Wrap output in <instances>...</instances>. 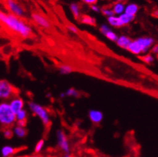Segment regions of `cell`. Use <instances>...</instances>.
<instances>
[{"mask_svg": "<svg viewBox=\"0 0 158 157\" xmlns=\"http://www.w3.org/2000/svg\"><path fill=\"white\" fill-rule=\"evenodd\" d=\"M0 20L7 29L18 35L21 38L26 39L31 36L32 28L20 17L2 11L0 13Z\"/></svg>", "mask_w": 158, "mask_h": 157, "instance_id": "obj_1", "label": "cell"}, {"mask_svg": "<svg viewBox=\"0 0 158 157\" xmlns=\"http://www.w3.org/2000/svg\"><path fill=\"white\" fill-rule=\"evenodd\" d=\"M17 123L16 114L11 109L9 101L0 104V123L4 127H10Z\"/></svg>", "mask_w": 158, "mask_h": 157, "instance_id": "obj_2", "label": "cell"}, {"mask_svg": "<svg viewBox=\"0 0 158 157\" xmlns=\"http://www.w3.org/2000/svg\"><path fill=\"white\" fill-rule=\"evenodd\" d=\"M28 109L32 114L36 116L41 120L44 126H49L51 123V116L48 110L40 104L34 101L28 102Z\"/></svg>", "mask_w": 158, "mask_h": 157, "instance_id": "obj_3", "label": "cell"}, {"mask_svg": "<svg viewBox=\"0 0 158 157\" xmlns=\"http://www.w3.org/2000/svg\"><path fill=\"white\" fill-rule=\"evenodd\" d=\"M14 86L10 82L6 80L0 81V97L2 100H9L14 97L15 93Z\"/></svg>", "mask_w": 158, "mask_h": 157, "instance_id": "obj_4", "label": "cell"}, {"mask_svg": "<svg viewBox=\"0 0 158 157\" xmlns=\"http://www.w3.org/2000/svg\"><path fill=\"white\" fill-rule=\"evenodd\" d=\"M57 136V144L59 149L64 152L65 155H69L70 153V145L69 142L68 138L66 134L62 130H57L56 132Z\"/></svg>", "mask_w": 158, "mask_h": 157, "instance_id": "obj_5", "label": "cell"}, {"mask_svg": "<svg viewBox=\"0 0 158 157\" xmlns=\"http://www.w3.org/2000/svg\"><path fill=\"white\" fill-rule=\"evenodd\" d=\"M136 41L139 43V46L142 49V51H143V55L148 54V52L151 50V48L156 43L154 39L151 36L139 37V38L136 39Z\"/></svg>", "mask_w": 158, "mask_h": 157, "instance_id": "obj_6", "label": "cell"}, {"mask_svg": "<svg viewBox=\"0 0 158 157\" xmlns=\"http://www.w3.org/2000/svg\"><path fill=\"white\" fill-rule=\"evenodd\" d=\"M6 6L8 10L10 11V14L17 16L20 18L24 16L25 13H24V9L18 2H16L15 0H6Z\"/></svg>", "mask_w": 158, "mask_h": 157, "instance_id": "obj_7", "label": "cell"}, {"mask_svg": "<svg viewBox=\"0 0 158 157\" xmlns=\"http://www.w3.org/2000/svg\"><path fill=\"white\" fill-rule=\"evenodd\" d=\"M10 106L13 112L17 114L18 112L24 109V101L19 96H14L9 101Z\"/></svg>", "mask_w": 158, "mask_h": 157, "instance_id": "obj_8", "label": "cell"}, {"mask_svg": "<svg viewBox=\"0 0 158 157\" xmlns=\"http://www.w3.org/2000/svg\"><path fill=\"white\" fill-rule=\"evenodd\" d=\"M31 19L37 25L42 27V28L48 29L51 28V23L44 16L38 14V13H33L31 14Z\"/></svg>", "mask_w": 158, "mask_h": 157, "instance_id": "obj_9", "label": "cell"}, {"mask_svg": "<svg viewBox=\"0 0 158 157\" xmlns=\"http://www.w3.org/2000/svg\"><path fill=\"white\" fill-rule=\"evenodd\" d=\"M88 118L94 124H99L104 119V115L100 110L90 109L88 112Z\"/></svg>", "mask_w": 158, "mask_h": 157, "instance_id": "obj_10", "label": "cell"}, {"mask_svg": "<svg viewBox=\"0 0 158 157\" xmlns=\"http://www.w3.org/2000/svg\"><path fill=\"white\" fill-rule=\"evenodd\" d=\"M131 42L132 39L130 37L125 35H119L118 39L116 42V44L117 47L123 49V50H127Z\"/></svg>", "mask_w": 158, "mask_h": 157, "instance_id": "obj_11", "label": "cell"}, {"mask_svg": "<svg viewBox=\"0 0 158 157\" xmlns=\"http://www.w3.org/2000/svg\"><path fill=\"white\" fill-rule=\"evenodd\" d=\"M131 54H134V55H142L143 54V51H142V49H141L140 46H139V43L136 41V39L132 40V42L131 43V44L129 45L127 50Z\"/></svg>", "mask_w": 158, "mask_h": 157, "instance_id": "obj_12", "label": "cell"}, {"mask_svg": "<svg viewBox=\"0 0 158 157\" xmlns=\"http://www.w3.org/2000/svg\"><path fill=\"white\" fill-rule=\"evenodd\" d=\"M107 22L108 24L110 26V27H113V28H119L123 27V24H122L121 21L120 19V17L119 16L114 15L113 17H108L107 18Z\"/></svg>", "mask_w": 158, "mask_h": 157, "instance_id": "obj_13", "label": "cell"}, {"mask_svg": "<svg viewBox=\"0 0 158 157\" xmlns=\"http://www.w3.org/2000/svg\"><path fill=\"white\" fill-rule=\"evenodd\" d=\"M125 7L126 5L123 2H117L113 4V6H112V9H113L115 15L120 16L121 14H124V12H125Z\"/></svg>", "mask_w": 158, "mask_h": 157, "instance_id": "obj_14", "label": "cell"}, {"mask_svg": "<svg viewBox=\"0 0 158 157\" xmlns=\"http://www.w3.org/2000/svg\"><path fill=\"white\" fill-rule=\"evenodd\" d=\"M70 11H71L72 14L76 19H80L81 17V10H80V6H79L78 3L77 2H73L70 4L69 6Z\"/></svg>", "mask_w": 158, "mask_h": 157, "instance_id": "obj_15", "label": "cell"}, {"mask_svg": "<svg viewBox=\"0 0 158 157\" xmlns=\"http://www.w3.org/2000/svg\"><path fill=\"white\" fill-rule=\"evenodd\" d=\"M139 6L135 3H128L126 5L125 7V12L126 14L131 15L133 17H135L136 14L139 12Z\"/></svg>", "mask_w": 158, "mask_h": 157, "instance_id": "obj_16", "label": "cell"}, {"mask_svg": "<svg viewBox=\"0 0 158 157\" xmlns=\"http://www.w3.org/2000/svg\"><path fill=\"white\" fill-rule=\"evenodd\" d=\"M13 130H14V136H16L18 138H24V137H26L27 135V130L25 127H23V126H20L16 125L14 128H13Z\"/></svg>", "mask_w": 158, "mask_h": 157, "instance_id": "obj_17", "label": "cell"}, {"mask_svg": "<svg viewBox=\"0 0 158 157\" xmlns=\"http://www.w3.org/2000/svg\"><path fill=\"white\" fill-rule=\"evenodd\" d=\"M79 20H80V23L89 26H94L96 24L95 18L90 15H82Z\"/></svg>", "mask_w": 158, "mask_h": 157, "instance_id": "obj_18", "label": "cell"}, {"mask_svg": "<svg viewBox=\"0 0 158 157\" xmlns=\"http://www.w3.org/2000/svg\"><path fill=\"white\" fill-rule=\"evenodd\" d=\"M16 152L15 148L11 145H4L1 149L2 157H10L14 155Z\"/></svg>", "mask_w": 158, "mask_h": 157, "instance_id": "obj_19", "label": "cell"}, {"mask_svg": "<svg viewBox=\"0 0 158 157\" xmlns=\"http://www.w3.org/2000/svg\"><path fill=\"white\" fill-rule=\"evenodd\" d=\"M119 17H120V21H121L122 24H123V26H126V25H128V24H130L131 23H132V21H134L135 18V17H133V16H131V15H129V14H126V13L121 14V15L119 16Z\"/></svg>", "mask_w": 158, "mask_h": 157, "instance_id": "obj_20", "label": "cell"}, {"mask_svg": "<svg viewBox=\"0 0 158 157\" xmlns=\"http://www.w3.org/2000/svg\"><path fill=\"white\" fill-rule=\"evenodd\" d=\"M58 72L62 76H67L73 72V68L69 64H63L58 67Z\"/></svg>", "mask_w": 158, "mask_h": 157, "instance_id": "obj_21", "label": "cell"}, {"mask_svg": "<svg viewBox=\"0 0 158 157\" xmlns=\"http://www.w3.org/2000/svg\"><path fill=\"white\" fill-rule=\"evenodd\" d=\"M141 58H142L143 62L146 63V64H152L153 62H154V60H155L154 55L152 54L151 53L145 54V55H143Z\"/></svg>", "mask_w": 158, "mask_h": 157, "instance_id": "obj_22", "label": "cell"}, {"mask_svg": "<svg viewBox=\"0 0 158 157\" xmlns=\"http://www.w3.org/2000/svg\"><path fill=\"white\" fill-rule=\"evenodd\" d=\"M105 36H106V38L107 39L110 40V41L113 42V43H116V42L117 41V39H118L119 35L116 34L113 30L111 29L110 31H109L106 35H105Z\"/></svg>", "mask_w": 158, "mask_h": 157, "instance_id": "obj_23", "label": "cell"}, {"mask_svg": "<svg viewBox=\"0 0 158 157\" xmlns=\"http://www.w3.org/2000/svg\"><path fill=\"white\" fill-rule=\"evenodd\" d=\"M16 118H17V122H18V121L27 120V118H28V112H27L26 109H24L20 111V112H18L16 114Z\"/></svg>", "mask_w": 158, "mask_h": 157, "instance_id": "obj_24", "label": "cell"}, {"mask_svg": "<svg viewBox=\"0 0 158 157\" xmlns=\"http://www.w3.org/2000/svg\"><path fill=\"white\" fill-rule=\"evenodd\" d=\"M65 94L67 97H79L80 96V92L77 90H76L73 87H71V88H69L68 90H66Z\"/></svg>", "mask_w": 158, "mask_h": 157, "instance_id": "obj_25", "label": "cell"}, {"mask_svg": "<svg viewBox=\"0 0 158 157\" xmlns=\"http://www.w3.org/2000/svg\"><path fill=\"white\" fill-rule=\"evenodd\" d=\"M44 145H45V141H44V139H40V140H39L38 142H37L35 145L34 152H35V153H40V152L44 149Z\"/></svg>", "mask_w": 158, "mask_h": 157, "instance_id": "obj_26", "label": "cell"}, {"mask_svg": "<svg viewBox=\"0 0 158 157\" xmlns=\"http://www.w3.org/2000/svg\"><path fill=\"white\" fill-rule=\"evenodd\" d=\"M2 134H3L5 138L10 139V138H11L14 135V130H13V129H11L10 127H6L3 130V131H2Z\"/></svg>", "mask_w": 158, "mask_h": 157, "instance_id": "obj_27", "label": "cell"}, {"mask_svg": "<svg viewBox=\"0 0 158 157\" xmlns=\"http://www.w3.org/2000/svg\"><path fill=\"white\" fill-rule=\"evenodd\" d=\"M102 14L106 17H113L114 16V12H113V9L112 8H108V7H106V8H103L102 9Z\"/></svg>", "mask_w": 158, "mask_h": 157, "instance_id": "obj_28", "label": "cell"}, {"mask_svg": "<svg viewBox=\"0 0 158 157\" xmlns=\"http://www.w3.org/2000/svg\"><path fill=\"white\" fill-rule=\"evenodd\" d=\"M111 29L112 28H110V26L107 24H102L101 25H100V27H99V31H100V32H101L103 35H105L108 31H110Z\"/></svg>", "mask_w": 158, "mask_h": 157, "instance_id": "obj_29", "label": "cell"}, {"mask_svg": "<svg viewBox=\"0 0 158 157\" xmlns=\"http://www.w3.org/2000/svg\"><path fill=\"white\" fill-rule=\"evenodd\" d=\"M67 29H68L70 32L73 33V34H77V33H78V28H77L76 26L73 25V24H69V25L67 26Z\"/></svg>", "mask_w": 158, "mask_h": 157, "instance_id": "obj_30", "label": "cell"}, {"mask_svg": "<svg viewBox=\"0 0 158 157\" xmlns=\"http://www.w3.org/2000/svg\"><path fill=\"white\" fill-rule=\"evenodd\" d=\"M90 10L94 13H102V9L99 7V6H98L97 4H94V5L90 6Z\"/></svg>", "mask_w": 158, "mask_h": 157, "instance_id": "obj_31", "label": "cell"}, {"mask_svg": "<svg viewBox=\"0 0 158 157\" xmlns=\"http://www.w3.org/2000/svg\"><path fill=\"white\" fill-rule=\"evenodd\" d=\"M150 53L153 55H158V43H155L151 48Z\"/></svg>", "mask_w": 158, "mask_h": 157, "instance_id": "obj_32", "label": "cell"}, {"mask_svg": "<svg viewBox=\"0 0 158 157\" xmlns=\"http://www.w3.org/2000/svg\"><path fill=\"white\" fill-rule=\"evenodd\" d=\"M82 2H84V4H87L88 6H92L94 5V4L97 3V2L98 0H80Z\"/></svg>", "mask_w": 158, "mask_h": 157, "instance_id": "obj_33", "label": "cell"}, {"mask_svg": "<svg viewBox=\"0 0 158 157\" xmlns=\"http://www.w3.org/2000/svg\"><path fill=\"white\" fill-rule=\"evenodd\" d=\"M26 124H27V120H25V121H18V122H17V125H18V126H23V127H25Z\"/></svg>", "mask_w": 158, "mask_h": 157, "instance_id": "obj_34", "label": "cell"}, {"mask_svg": "<svg viewBox=\"0 0 158 157\" xmlns=\"http://www.w3.org/2000/svg\"><path fill=\"white\" fill-rule=\"evenodd\" d=\"M60 97H61V98H64V97H66V94H65V93H64V92H63V93H61V94H60Z\"/></svg>", "mask_w": 158, "mask_h": 157, "instance_id": "obj_35", "label": "cell"}, {"mask_svg": "<svg viewBox=\"0 0 158 157\" xmlns=\"http://www.w3.org/2000/svg\"><path fill=\"white\" fill-rule=\"evenodd\" d=\"M153 15H154L156 17H158V10H156L153 12Z\"/></svg>", "mask_w": 158, "mask_h": 157, "instance_id": "obj_36", "label": "cell"}, {"mask_svg": "<svg viewBox=\"0 0 158 157\" xmlns=\"http://www.w3.org/2000/svg\"><path fill=\"white\" fill-rule=\"evenodd\" d=\"M28 157H41L40 155H30V156Z\"/></svg>", "mask_w": 158, "mask_h": 157, "instance_id": "obj_37", "label": "cell"}, {"mask_svg": "<svg viewBox=\"0 0 158 157\" xmlns=\"http://www.w3.org/2000/svg\"><path fill=\"white\" fill-rule=\"evenodd\" d=\"M115 2H123V1H125V0H114Z\"/></svg>", "mask_w": 158, "mask_h": 157, "instance_id": "obj_38", "label": "cell"}, {"mask_svg": "<svg viewBox=\"0 0 158 157\" xmlns=\"http://www.w3.org/2000/svg\"><path fill=\"white\" fill-rule=\"evenodd\" d=\"M64 157H75V156H73V155H70V154H69V155H65Z\"/></svg>", "mask_w": 158, "mask_h": 157, "instance_id": "obj_39", "label": "cell"}]
</instances>
